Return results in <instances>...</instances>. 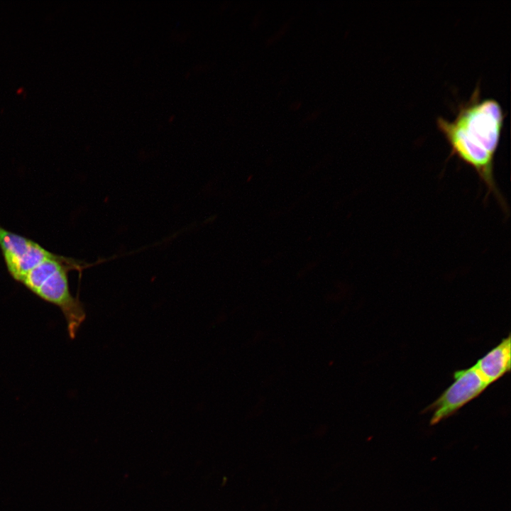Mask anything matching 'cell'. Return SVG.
I'll return each mask as SVG.
<instances>
[{
  "label": "cell",
  "mask_w": 511,
  "mask_h": 511,
  "mask_svg": "<svg viewBox=\"0 0 511 511\" xmlns=\"http://www.w3.org/2000/svg\"><path fill=\"white\" fill-rule=\"evenodd\" d=\"M90 265L45 249L17 280L36 296L60 308L71 339L75 338L86 313L78 296L74 297L70 292L68 273L71 270L82 273Z\"/></svg>",
  "instance_id": "cell-2"
},
{
  "label": "cell",
  "mask_w": 511,
  "mask_h": 511,
  "mask_svg": "<svg viewBox=\"0 0 511 511\" xmlns=\"http://www.w3.org/2000/svg\"><path fill=\"white\" fill-rule=\"evenodd\" d=\"M473 366L490 385L510 372L511 368L510 334L480 358Z\"/></svg>",
  "instance_id": "cell-4"
},
{
  "label": "cell",
  "mask_w": 511,
  "mask_h": 511,
  "mask_svg": "<svg viewBox=\"0 0 511 511\" xmlns=\"http://www.w3.org/2000/svg\"><path fill=\"white\" fill-rule=\"evenodd\" d=\"M454 379L453 383L424 410L433 412L431 425L453 415L490 385L474 366L456 370Z\"/></svg>",
  "instance_id": "cell-3"
},
{
  "label": "cell",
  "mask_w": 511,
  "mask_h": 511,
  "mask_svg": "<svg viewBox=\"0 0 511 511\" xmlns=\"http://www.w3.org/2000/svg\"><path fill=\"white\" fill-rule=\"evenodd\" d=\"M505 114L498 100L482 98L480 84L470 98L458 104L452 120L439 116L436 123L451 151L472 167L505 212L507 205L500 192L494 175L495 155L498 148Z\"/></svg>",
  "instance_id": "cell-1"
}]
</instances>
